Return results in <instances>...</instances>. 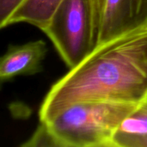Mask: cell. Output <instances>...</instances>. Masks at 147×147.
<instances>
[{"label": "cell", "mask_w": 147, "mask_h": 147, "mask_svg": "<svg viewBox=\"0 0 147 147\" xmlns=\"http://www.w3.org/2000/svg\"><path fill=\"white\" fill-rule=\"evenodd\" d=\"M147 91V24L98 43L45 96L40 121L74 103H140Z\"/></svg>", "instance_id": "1"}, {"label": "cell", "mask_w": 147, "mask_h": 147, "mask_svg": "<svg viewBox=\"0 0 147 147\" xmlns=\"http://www.w3.org/2000/svg\"><path fill=\"white\" fill-rule=\"evenodd\" d=\"M138 107L134 102H82L41 122L59 147H115L114 139L121 123Z\"/></svg>", "instance_id": "2"}, {"label": "cell", "mask_w": 147, "mask_h": 147, "mask_svg": "<svg viewBox=\"0 0 147 147\" xmlns=\"http://www.w3.org/2000/svg\"><path fill=\"white\" fill-rule=\"evenodd\" d=\"M71 69L95 47L96 31L90 0H64L42 30Z\"/></svg>", "instance_id": "3"}, {"label": "cell", "mask_w": 147, "mask_h": 147, "mask_svg": "<svg viewBox=\"0 0 147 147\" xmlns=\"http://www.w3.org/2000/svg\"><path fill=\"white\" fill-rule=\"evenodd\" d=\"M147 24V0H105L96 45Z\"/></svg>", "instance_id": "4"}, {"label": "cell", "mask_w": 147, "mask_h": 147, "mask_svg": "<svg viewBox=\"0 0 147 147\" xmlns=\"http://www.w3.org/2000/svg\"><path fill=\"white\" fill-rule=\"evenodd\" d=\"M47 53V47L42 40L10 46L0 57V82L40 72Z\"/></svg>", "instance_id": "5"}, {"label": "cell", "mask_w": 147, "mask_h": 147, "mask_svg": "<svg viewBox=\"0 0 147 147\" xmlns=\"http://www.w3.org/2000/svg\"><path fill=\"white\" fill-rule=\"evenodd\" d=\"M64 0H24L12 15L9 25L25 22L41 31Z\"/></svg>", "instance_id": "6"}, {"label": "cell", "mask_w": 147, "mask_h": 147, "mask_svg": "<svg viewBox=\"0 0 147 147\" xmlns=\"http://www.w3.org/2000/svg\"><path fill=\"white\" fill-rule=\"evenodd\" d=\"M118 131L130 135L147 134V110L139 106L122 121Z\"/></svg>", "instance_id": "7"}, {"label": "cell", "mask_w": 147, "mask_h": 147, "mask_svg": "<svg viewBox=\"0 0 147 147\" xmlns=\"http://www.w3.org/2000/svg\"><path fill=\"white\" fill-rule=\"evenodd\" d=\"M22 146L59 147V146L47 125L44 122L40 121V125L37 129L34 131L32 136L22 145Z\"/></svg>", "instance_id": "8"}, {"label": "cell", "mask_w": 147, "mask_h": 147, "mask_svg": "<svg viewBox=\"0 0 147 147\" xmlns=\"http://www.w3.org/2000/svg\"><path fill=\"white\" fill-rule=\"evenodd\" d=\"M114 141L115 147H147V134L130 135L117 131Z\"/></svg>", "instance_id": "9"}, {"label": "cell", "mask_w": 147, "mask_h": 147, "mask_svg": "<svg viewBox=\"0 0 147 147\" xmlns=\"http://www.w3.org/2000/svg\"><path fill=\"white\" fill-rule=\"evenodd\" d=\"M24 0H0V30L9 25V20Z\"/></svg>", "instance_id": "10"}, {"label": "cell", "mask_w": 147, "mask_h": 147, "mask_svg": "<svg viewBox=\"0 0 147 147\" xmlns=\"http://www.w3.org/2000/svg\"><path fill=\"white\" fill-rule=\"evenodd\" d=\"M90 1H91V4H92V8H93L94 23H95V28H96V36H97L98 28H99L102 13H103L105 0H90Z\"/></svg>", "instance_id": "11"}, {"label": "cell", "mask_w": 147, "mask_h": 147, "mask_svg": "<svg viewBox=\"0 0 147 147\" xmlns=\"http://www.w3.org/2000/svg\"><path fill=\"white\" fill-rule=\"evenodd\" d=\"M139 106H140V108H142V109L147 110V91L146 93V95L144 96L143 99H142V100L140 101V102L139 103Z\"/></svg>", "instance_id": "12"}]
</instances>
